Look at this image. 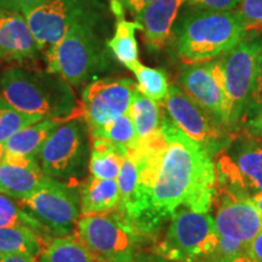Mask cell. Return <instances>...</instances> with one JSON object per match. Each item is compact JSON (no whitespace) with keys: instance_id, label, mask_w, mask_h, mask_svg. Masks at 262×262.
Wrapping results in <instances>:
<instances>
[{"instance_id":"obj_15","label":"cell","mask_w":262,"mask_h":262,"mask_svg":"<svg viewBox=\"0 0 262 262\" xmlns=\"http://www.w3.org/2000/svg\"><path fill=\"white\" fill-rule=\"evenodd\" d=\"M137 85L131 79H95L81 94V116L88 130H95L124 116Z\"/></svg>"},{"instance_id":"obj_13","label":"cell","mask_w":262,"mask_h":262,"mask_svg":"<svg viewBox=\"0 0 262 262\" xmlns=\"http://www.w3.org/2000/svg\"><path fill=\"white\" fill-rule=\"evenodd\" d=\"M179 83L198 106L227 129H233L231 101L225 88L220 61L187 64L180 73Z\"/></svg>"},{"instance_id":"obj_8","label":"cell","mask_w":262,"mask_h":262,"mask_svg":"<svg viewBox=\"0 0 262 262\" xmlns=\"http://www.w3.org/2000/svg\"><path fill=\"white\" fill-rule=\"evenodd\" d=\"M219 155L217 194L251 199L262 193V143L250 137L232 141Z\"/></svg>"},{"instance_id":"obj_29","label":"cell","mask_w":262,"mask_h":262,"mask_svg":"<svg viewBox=\"0 0 262 262\" xmlns=\"http://www.w3.org/2000/svg\"><path fill=\"white\" fill-rule=\"evenodd\" d=\"M42 119L45 118L18 111L0 94V145L4 146L6 141L16 133Z\"/></svg>"},{"instance_id":"obj_32","label":"cell","mask_w":262,"mask_h":262,"mask_svg":"<svg viewBox=\"0 0 262 262\" xmlns=\"http://www.w3.org/2000/svg\"><path fill=\"white\" fill-rule=\"evenodd\" d=\"M189 5L198 10L208 11H233L238 8L241 0H187Z\"/></svg>"},{"instance_id":"obj_14","label":"cell","mask_w":262,"mask_h":262,"mask_svg":"<svg viewBox=\"0 0 262 262\" xmlns=\"http://www.w3.org/2000/svg\"><path fill=\"white\" fill-rule=\"evenodd\" d=\"M97 8L96 0H50L25 17L39 50L47 54L75 22Z\"/></svg>"},{"instance_id":"obj_37","label":"cell","mask_w":262,"mask_h":262,"mask_svg":"<svg viewBox=\"0 0 262 262\" xmlns=\"http://www.w3.org/2000/svg\"><path fill=\"white\" fill-rule=\"evenodd\" d=\"M131 262H169L158 254H139Z\"/></svg>"},{"instance_id":"obj_9","label":"cell","mask_w":262,"mask_h":262,"mask_svg":"<svg viewBox=\"0 0 262 262\" xmlns=\"http://www.w3.org/2000/svg\"><path fill=\"white\" fill-rule=\"evenodd\" d=\"M18 203L50 234L66 237L77 231L80 193L70 183L47 176L31 195Z\"/></svg>"},{"instance_id":"obj_23","label":"cell","mask_w":262,"mask_h":262,"mask_svg":"<svg viewBox=\"0 0 262 262\" xmlns=\"http://www.w3.org/2000/svg\"><path fill=\"white\" fill-rule=\"evenodd\" d=\"M50 239L24 227L0 228V255L24 254L38 258Z\"/></svg>"},{"instance_id":"obj_7","label":"cell","mask_w":262,"mask_h":262,"mask_svg":"<svg viewBox=\"0 0 262 262\" xmlns=\"http://www.w3.org/2000/svg\"><path fill=\"white\" fill-rule=\"evenodd\" d=\"M86 129L79 119L66 120L55 129L37 156L45 176L70 185L84 178L90 159Z\"/></svg>"},{"instance_id":"obj_34","label":"cell","mask_w":262,"mask_h":262,"mask_svg":"<svg viewBox=\"0 0 262 262\" xmlns=\"http://www.w3.org/2000/svg\"><path fill=\"white\" fill-rule=\"evenodd\" d=\"M48 2H50V0H16V8H17L18 12L27 16L33 10L47 4Z\"/></svg>"},{"instance_id":"obj_2","label":"cell","mask_w":262,"mask_h":262,"mask_svg":"<svg viewBox=\"0 0 262 262\" xmlns=\"http://www.w3.org/2000/svg\"><path fill=\"white\" fill-rule=\"evenodd\" d=\"M3 96L18 111L42 118L70 120L80 112L71 84L49 71L9 68L0 74Z\"/></svg>"},{"instance_id":"obj_42","label":"cell","mask_w":262,"mask_h":262,"mask_svg":"<svg viewBox=\"0 0 262 262\" xmlns=\"http://www.w3.org/2000/svg\"><path fill=\"white\" fill-rule=\"evenodd\" d=\"M3 158H4V146L0 145V163L3 162Z\"/></svg>"},{"instance_id":"obj_19","label":"cell","mask_w":262,"mask_h":262,"mask_svg":"<svg viewBox=\"0 0 262 262\" xmlns=\"http://www.w3.org/2000/svg\"><path fill=\"white\" fill-rule=\"evenodd\" d=\"M63 120L47 118L25 127L4 143V158H34L45 141Z\"/></svg>"},{"instance_id":"obj_33","label":"cell","mask_w":262,"mask_h":262,"mask_svg":"<svg viewBox=\"0 0 262 262\" xmlns=\"http://www.w3.org/2000/svg\"><path fill=\"white\" fill-rule=\"evenodd\" d=\"M245 253L256 262H262V231L250 242Z\"/></svg>"},{"instance_id":"obj_11","label":"cell","mask_w":262,"mask_h":262,"mask_svg":"<svg viewBox=\"0 0 262 262\" xmlns=\"http://www.w3.org/2000/svg\"><path fill=\"white\" fill-rule=\"evenodd\" d=\"M163 106L176 126L212 157L233 141L227 127L198 106L178 85H170Z\"/></svg>"},{"instance_id":"obj_18","label":"cell","mask_w":262,"mask_h":262,"mask_svg":"<svg viewBox=\"0 0 262 262\" xmlns=\"http://www.w3.org/2000/svg\"><path fill=\"white\" fill-rule=\"evenodd\" d=\"M47 176L34 158H3L0 163V193L22 201L41 185Z\"/></svg>"},{"instance_id":"obj_30","label":"cell","mask_w":262,"mask_h":262,"mask_svg":"<svg viewBox=\"0 0 262 262\" xmlns=\"http://www.w3.org/2000/svg\"><path fill=\"white\" fill-rule=\"evenodd\" d=\"M247 34L262 33V0H241L234 10Z\"/></svg>"},{"instance_id":"obj_26","label":"cell","mask_w":262,"mask_h":262,"mask_svg":"<svg viewBox=\"0 0 262 262\" xmlns=\"http://www.w3.org/2000/svg\"><path fill=\"white\" fill-rule=\"evenodd\" d=\"M91 139H103L117 146L124 155L127 156L130 150L136 146L137 136L135 126L129 114L117 118L103 126L89 131Z\"/></svg>"},{"instance_id":"obj_22","label":"cell","mask_w":262,"mask_h":262,"mask_svg":"<svg viewBox=\"0 0 262 262\" xmlns=\"http://www.w3.org/2000/svg\"><path fill=\"white\" fill-rule=\"evenodd\" d=\"M162 112L160 103L145 96L136 88L131 98L127 114L135 126L137 140L145 139L160 129Z\"/></svg>"},{"instance_id":"obj_35","label":"cell","mask_w":262,"mask_h":262,"mask_svg":"<svg viewBox=\"0 0 262 262\" xmlns=\"http://www.w3.org/2000/svg\"><path fill=\"white\" fill-rule=\"evenodd\" d=\"M120 4L123 5L124 9H127L131 14L137 15L146 8L147 5H149L150 3H153L155 0H119Z\"/></svg>"},{"instance_id":"obj_10","label":"cell","mask_w":262,"mask_h":262,"mask_svg":"<svg viewBox=\"0 0 262 262\" xmlns=\"http://www.w3.org/2000/svg\"><path fill=\"white\" fill-rule=\"evenodd\" d=\"M214 221L219 244L208 262H227L245 253L262 231V217L250 199L221 195Z\"/></svg>"},{"instance_id":"obj_16","label":"cell","mask_w":262,"mask_h":262,"mask_svg":"<svg viewBox=\"0 0 262 262\" xmlns=\"http://www.w3.org/2000/svg\"><path fill=\"white\" fill-rule=\"evenodd\" d=\"M38 51L25 15L0 9V60L22 63L37 57Z\"/></svg>"},{"instance_id":"obj_27","label":"cell","mask_w":262,"mask_h":262,"mask_svg":"<svg viewBox=\"0 0 262 262\" xmlns=\"http://www.w3.org/2000/svg\"><path fill=\"white\" fill-rule=\"evenodd\" d=\"M24 227L34 231L41 237L51 239L50 232L22 208L15 199L0 193V228Z\"/></svg>"},{"instance_id":"obj_39","label":"cell","mask_w":262,"mask_h":262,"mask_svg":"<svg viewBox=\"0 0 262 262\" xmlns=\"http://www.w3.org/2000/svg\"><path fill=\"white\" fill-rule=\"evenodd\" d=\"M250 201L254 204L255 208H256V210L258 211V214H260V216L262 217V193L253 196V198H251Z\"/></svg>"},{"instance_id":"obj_36","label":"cell","mask_w":262,"mask_h":262,"mask_svg":"<svg viewBox=\"0 0 262 262\" xmlns=\"http://www.w3.org/2000/svg\"><path fill=\"white\" fill-rule=\"evenodd\" d=\"M0 262H38L35 257L24 254H11V255H0Z\"/></svg>"},{"instance_id":"obj_1","label":"cell","mask_w":262,"mask_h":262,"mask_svg":"<svg viewBox=\"0 0 262 262\" xmlns=\"http://www.w3.org/2000/svg\"><path fill=\"white\" fill-rule=\"evenodd\" d=\"M160 129L169 145L153 181V210L162 221L171 217L180 206L209 212L217 195L214 157L185 135L166 112H162Z\"/></svg>"},{"instance_id":"obj_3","label":"cell","mask_w":262,"mask_h":262,"mask_svg":"<svg viewBox=\"0 0 262 262\" xmlns=\"http://www.w3.org/2000/svg\"><path fill=\"white\" fill-rule=\"evenodd\" d=\"M172 35L180 60L185 64H198L224 56L247 37V32L234 10L195 9L182 16Z\"/></svg>"},{"instance_id":"obj_38","label":"cell","mask_w":262,"mask_h":262,"mask_svg":"<svg viewBox=\"0 0 262 262\" xmlns=\"http://www.w3.org/2000/svg\"><path fill=\"white\" fill-rule=\"evenodd\" d=\"M248 130L249 134L251 135H257V136H262V114L260 117L255 118V119L250 120L248 124Z\"/></svg>"},{"instance_id":"obj_4","label":"cell","mask_w":262,"mask_h":262,"mask_svg":"<svg viewBox=\"0 0 262 262\" xmlns=\"http://www.w3.org/2000/svg\"><path fill=\"white\" fill-rule=\"evenodd\" d=\"M102 18L100 8L83 16L47 54L48 71L58 74L71 85L95 80L108 66V52L98 26Z\"/></svg>"},{"instance_id":"obj_40","label":"cell","mask_w":262,"mask_h":262,"mask_svg":"<svg viewBox=\"0 0 262 262\" xmlns=\"http://www.w3.org/2000/svg\"><path fill=\"white\" fill-rule=\"evenodd\" d=\"M227 262H256V261L253 260L250 256H248L247 253H242L237 255V256H234L233 258H231V260Z\"/></svg>"},{"instance_id":"obj_17","label":"cell","mask_w":262,"mask_h":262,"mask_svg":"<svg viewBox=\"0 0 262 262\" xmlns=\"http://www.w3.org/2000/svg\"><path fill=\"white\" fill-rule=\"evenodd\" d=\"M185 2L187 0H155L135 16L150 52H159L171 40L173 24Z\"/></svg>"},{"instance_id":"obj_28","label":"cell","mask_w":262,"mask_h":262,"mask_svg":"<svg viewBox=\"0 0 262 262\" xmlns=\"http://www.w3.org/2000/svg\"><path fill=\"white\" fill-rule=\"evenodd\" d=\"M133 73L136 75V85L140 93L156 102H164L170 86L165 72L159 68L147 67L140 62L134 67Z\"/></svg>"},{"instance_id":"obj_12","label":"cell","mask_w":262,"mask_h":262,"mask_svg":"<svg viewBox=\"0 0 262 262\" xmlns=\"http://www.w3.org/2000/svg\"><path fill=\"white\" fill-rule=\"evenodd\" d=\"M261 50L262 37L260 34H251L239 41L224 56L217 58L224 72L226 91L231 101L233 129L244 123L255 66Z\"/></svg>"},{"instance_id":"obj_24","label":"cell","mask_w":262,"mask_h":262,"mask_svg":"<svg viewBox=\"0 0 262 262\" xmlns=\"http://www.w3.org/2000/svg\"><path fill=\"white\" fill-rule=\"evenodd\" d=\"M126 155L103 139H91L89 171L96 179L117 180L122 159Z\"/></svg>"},{"instance_id":"obj_21","label":"cell","mask_w":262,"mask_h":262,"mask_svg":"<svg viewBox=\"0 0 262 262\" xmlns=\"http://www.w3.org/2000/svg\"><path fill=\"white\" fill-rule=\"evenodd\" d=\"M38 262H100L77 234L55 237L45 244Z\"/></svg>"},{"instance_id":"obj_6","label":"cell","mask_w":262,"mask_h":262,"mask_svg":"<svg viewBox=\"0 0 262 262\" xmlns=\"http://www.w3.org/2000/svg\"><path fill=\"white\" fill-rule=\"evenodd\" d=\"M170 219L157 254L173 262H208L219 244L212 216L180 206Z\"/></svg>"},{"instance_id":"obj_25","label":"cell","mask_w":262,"mask_h":262,"mask_svg":"<svg viewBox=\"0 0 262 262\" xmlns=\"http://www.w3.org/2000/svg\"><path fill=\"white\" fill-rule=\"evenodd\" d=\"M136 31H141L139 22L120 18L118 19L112 39L107 41V48L112 51L114 57L130 71H133L134 67L140 63Z\"/></svg>"},{"instance_id":"obj_31","label":"cell","mask_w":262,"mask_h":262,"mask_svg":"<svg viewBox=\"0 0 262 262\" xmlns=\"http://www.w3.org/2000/svg\"><path fill=\"white\" fill-rule=\"evenodd\" d=\"M262 114V50L258 54L256 66H255V73L253 84H251L250 95L247 111H245L244 123L248 124L250 120L260 117Z\"/></svg>"},{"instance_id":"obj_20","label":"cell","mask_w":262,"mask_h":262,"mask_svg":"<svg viewBox=\"0 0 262 262\" xmlns=\"http://www.w3.org/2000/svg\"><path fill=\"white\" fill-rule=\"evenodd\" d=\"M80 214L101 215L113 211L119 203L117 180L96 179L90 176L80 189Z\"/></svg>"},{"instance_id":"obj_41","label":"cell","mask_w":262,"mask_h":262,"mask_svg":"<svg viewBox=\"0 0 262 262\" xmlns=\"http://www.w3.org/2000/svg\"><path fill=\"white\" fill-rule=\"evenodd\" d=\"M0 9H6V10H12V6L10 4L9 0H0ZM14 11V10H12Z\"/></svg>"},{"instance_id":"obj_5","label":"cell","mask_w":262,"mask_h":262,"mask_svg":"<svg viewBox=\"0 0 262 262\" xmlns=\"http://www.w3.org/2000/svg\"><path fill=\"white\" fill-rule=\"evenodd\" d=\"M77 235L100 262H131L147 238L117 209L107 214L81 216Z\"/></svg>"}]
</instances>
